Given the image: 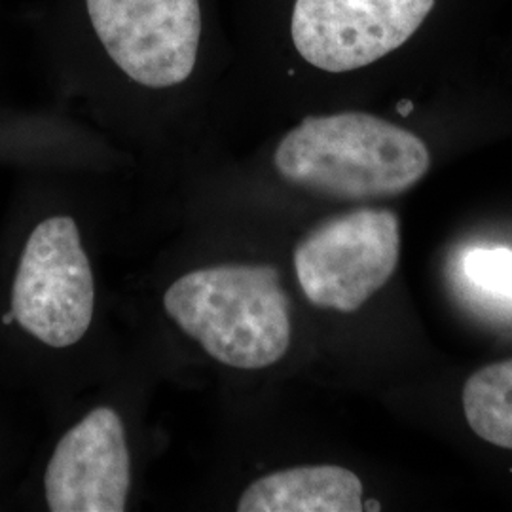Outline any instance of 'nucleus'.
<instances>
[{
    "instance_id": "obj_8",
    "label": "nucleus",
    "mask_w": 512,
    "mask_h": 512,
    "mask_svg": "<svg viewBox=\"0 0 512 512\" xmlns=\"http://www.w3.org/2000/svg\"><path fill=\"white\" fill-rule=\"evenodd\" d=\"M463 410L480 439L512 450V359L476 370L463 387Z\"/></svg>"
},
{
    "instance_id": "obj_2",
    "label": "nucleus",
    "mask_w": 512,
    "mask_h": 512,
    "mask_svg": "<svg viewBox=\"0 0 512 512\" xmlns=\"http://www.w3.org/2000/svg\"><path fill=\"white\" fill-rule=\"evenodd\" d=\"M433 162V147L421 131L361 109L308 114L268 154L277 183L342 205L403 196L427 177Z\"/></svg>"
},
{
    "instance_id": "obj_4",
    "label": "nucleus",
    "mask_w": 512,
    "mask_h": 512,
    "mask_svg": "<svg viewBox=\"0 0 512 512\" xmlns=\"http://www.w3.org/2000/svg\"><path fill=\"white\" fill-rule=\"evenodd\" d=\"M129 399L124 393L93 399L55 440L42 473L48 511L126 512L135 507L145 456L139 408Z\"/></svg>"
},
{
    "instance_id": "obj_3",
    "label": "nucleus",
    "mask_w": 512,
    "mask_h": 512,
    "mask_svg": "<svg viewBox=\"0 0 512 512\" xmlns=\"http://www.w3.org/2000/svg\"><path fill=\"white\" fill-rule=\"evenodd\" d=\"M2 323L54 353L86 351L101 327V279L90 228L50 213L23 241Z\"/></svg>"
},
{
    "instance_id": "obj_7",
    "label": "nucleus",
    "mask_w": 512,
    "mask_h": 512,
    "mask_svg": "<svg viewBox=\"0 0 512 512\" xmlns=\"http://www.w3.org/2000/svg\"><path fill=\"white\" fill-rule=\"evenodd\" d=\"M226 509L238 512L366 511L361 476L336 463H304L270 469L234 482L226 490Z\"/></svg>"
},
{
    "instance_id": "obj_9",
    "label": "nucleus",
    "mask_w": 512,
    "mask_h": 512,
    "mask_svg": "<svg viewBox=\"0 0 512 512\" xmlns=\"http://www.w3.org/2000/svg\"><path fill=\"white\" fill-rule=\"evenodd\" d=\"M465 274L476 287L512 298V251L476 247L465 255Z\"/></svg>"
},
{
    "instance_id": "obj_5",
    "label": "nucleus",
    "mask_w": 512,
    "mask_h": 512,
    "mask_svg": "<svg viewBox=\"0 0 512 512\" xmlns=\"http://www.w3.org/2000/svg\"><path fill=\"white\" fill-rule=\"evenodd\" d=\"M401 258L399 217L378 205H349L296 239L294 283L311 308L351 315L382 291Z\"/></svg>"
},
{
    "instance_id": "obj_6",
    "label": "nucleus",
    "mask_w": 512,
    "mask_h": 512,
    "mask_svg": "<svg viewBox=\"0 0 512 512\" xmlns=\"http://www.w3.org/2000/svg\"><path fill=\"white\" fill-rule=\"evenodd\" d=\"M86 10L103 52L135 88L175 92L196 73L200 0H86Z\"/></svg>"
},
{
    "instance_id": "obj_1",
    "label": "nucleus",
    "mask_w": 512,
    "mask_h": 512,
    "mask_svg": "<svg viewBox=\"0 0 512 512\" xmlns=\"http://www.w3.org/2000/svg\"><path fill=\"white\" fill-rule=\"evenodd\" d=\"M156 311L184 348L236 382L277 368L293 351V296L283 272L245 253L236 226L165 268Z\"/></svg>"
}]
</instances>
